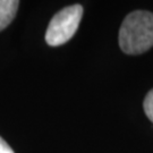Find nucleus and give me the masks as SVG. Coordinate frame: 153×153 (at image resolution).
<instances>
[{
    "label": "nucleus",
    "instance_id": "3",
    "mask_svg": "<svg viewBox=\"0 0 153 153\" xmlns=\"http://www.w3.org/2000/svg\"><path fill=\"white\" fill-rule=\"evenodd\" d=\"M19 1L0 0V31L6 28L16 16Z\"/></svg>",
    "mask_w": 153,
    "mask_h": 153
},
{
    "label": "nucleus",
    "instance_id": "5",
    "mask_svg": "<svg viewBox=\"0 0 153 153\" xmlns=\"http://www.w3.org/2000/svg\"><path fill=\"white\" fill-rule=\"evenodd\" d=\"M0 153H15L2 137H0Z\"/></svg>",
    "mask_w": 153,
    "mask_h": 153
},
{
    "label": "nucleus",
    "instance_id": "4",
    "mask_svg": "<svg viewBox=\"0 0 153 153\" xmlns=\"http://www.w3.org/2000/svg\"><path fill=\"white\" fill-rule=\"evenodd\" d=\"M144 111L145 115L148 116V118L153 123V90H151L150 92L146 94V97L144 99Z\"/></svg>",
    "mask_w": 153,
    "mask_h": 153
},
{
    "label": "nucleus",
    "instance_id": "2",
    "mask_svg": "<svg viewBox=\"0 0 153 153\" xmlns=\"http://www.w3.org/2000/svg\"><path fill=\"white\" fill-rule=\"evenodd\" d=\"M83 16L81 5H71L58 11L47 28L45 41L51 47H58L69 41L76 33Z\"/></svg>",
    "mask_w": 153,
    "mask_h": 153
},
{
    "label": "nucleus",
    "instance_id": "1",
    "mask_svg": "<svg viewBox=\"0 0 153 153\" xmlns=\"http://www.w3.org/2000/svg\"><path fill=\"white\" fill-rule=\"evenodd\" d=\"M119 47L127 55H140L152 48V13L137 10L126 16L119 30Z\"/></svg>",
    "mask_w": 153,
    "mask_h": 153
}]
</instances>
